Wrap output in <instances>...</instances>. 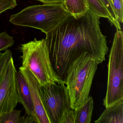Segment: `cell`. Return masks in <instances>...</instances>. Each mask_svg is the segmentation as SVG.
<instances>
[{"instance_id": "cell-1", "label": "cell", "mask_w": 123, "mask_h": 123, "mask_svg": "<svg viewBox=\"0 0 123 123\" xmlns=\"http://www.w3.org/2000/svg\"><path fill=\"white\" fill-rule=\"evenodd\" d=\"M100 18L88 8L82 15L70 16L46 34L51 62L61 80H65L70 65L83 54L98 64L105 60L109 49L100 28Z\"/></svg>"}, {"instance_id": "cell-2", "label": "cell", "mask_w": 123, "mask_h": 123, "mask_svg": "<svg viewBox=\"0 0 123 123\" xmlns=\"http://www.w3.org/2000/svg\"><path fill=\"white\" fill-rule=\"evenodd\" d=\"M99 64L87 53L81 55L70 65L64 80L71 109L76 110L89 97L93 80Z\"/></svg>"}, {"instance_id": "cell-3", "label": "cell", "mask_w": 123, "mask_h": 123, "mask_svg": "<svg viewBox=\"0 0 123 123\" xmlns=\"http://www.w3.org/2000/svg\"><path fill=\"white\" fill-rule=\"evenodd\" d=\"M72 15L62 3L28 6L12 15L9 21L18 26L31 27L47 34Z\"/></svg>"}, {"instance_id": "cell-4", "label": "cell", "mask_w": 123, "mask_h": 123, "mask_svg": "<svg viewBox=\"0 0 123 123\" xmlns=\"http://www.w3.org/2000/svg\"><path fill=\"white\" fill-rule=\"evenodd\" d=\"M19 49L22 53L21 67L31 72L41 86L62 81L53 68L45 39L35 38L21 44Z\"/></svg>"}, {"instance_id": "cell-5", "label": "cell", "mask_w": 123, "mask_h": 123, "mask_svg": "<svg viewBox=\"0 0 123 123\" xmlns=\"http://www.w3.org/2000/svg\"><path fill=\"white\" fill-rule=\"evenodd\" d=\"M105 108L123 100V34L117 31L109 53Z\"/></svg>"}, {"instance_id": "cell-6", "label": "cell", "mask_w": 123, "mask_h": 123, "mask_svg": "<svg viewBox=\"0 0 123 123\" xmlns=\"http://www.w3.org/2000/svg\"><path fill=\"white\" fill-rule=\"evenodd\" d=\"M44 105L51 123H60L63 114L71 108L64 81L41 86Z\"/></svg>"}, {"instance_id": "cell-7", "label": "cell", "mask_w": 123, "mask_h": 123, "mask_svg": "<svg viewBox=\"0 0 123 123\" xmlns=\"http://www.w3.org/2000/svg\"><path fill=\"white\" fill-rule=\"evenodd\" d=\"M17 72L12 57L6 67L0 82V116L15 109L19 103Z\"/></svg>"}, {"instance_id": "cell-8", "label": "cell", "mask_w": 123, "mask_h": 123, "mask_svg": "<svg viewBox=\"0 0 123 123\" xmlns=\"http://www.w3.org/2000/svg\"><path fill=\"white\" fill-rule=\"evenodd\" d=\"M19 71L23 75L31 91L37 123H51L44 105L41 86L31 72L20 67Z\"/></svg>"}, {"instance_id": "cell-9", "label": "cell", "mask_w": 123, "mask_h": 123, "mask_svg": "<svg viewBox=\"0 0 123 123\" xmlns=\"http://www.w3.org/2000/svg\"><path fill=\"white\" fill-rule=\"evenodd\" d=\"M16 80L19 103L23 106L27 116L33 117L36 122L34 106L30 90L25 78L19 71L17 72Z\"/></svg>"}, {"instance_id": "cell-10", "label": "cell", "mask_w": 123, "mask_h": 123, "mask_svg": "<svg viewBox=\"0 0 123 123\" xmlns=\"http://www.w3.org/2000/svg\"><path fill=\"white\" fill-rule=\"evenodd\" d=\"M95 123H123V100L110 106L104 111Z\"/></svg>"}, {"instance_id": "cell-11", "label": "cell", "mask_w": 123, "mask_h": 123, "mask_svg": "<svg viewBox=\"0 0 123 123\" xmlns=\"http://www.w3.org/2000/svg\"><path fill=\"white\" fill-rule=\"evenodd\" d=\"M93 100L91 96L85 103L75 110V123H90L93 109Z\"/></svg>"}, {"instance_id": "cell-12", "label": "cell", "mask_w": 123, "mask_h": 123, "mask_svg": "<svg viewBox=\"0 0 123 123\" xmlns=\"http://www.w3.org/2000/svg\"><path fill=\"white\" fill-rule=\"evenodd\" d=\"M88 8L95 13L100 18H107L112 25L114 26L117 31H121V29L118 26L111 17L101 0H86Z\"/></svg>"}, {"instance_id": "cell-13", "label": "cell", "mask_w": 123, "mask_h": 123, "mask_svg": "<svg viewBox=\"0 0 123 123\" xmlns=\"http://www.w3.org/2000/svg\"><path fill=\"white\" fill-rule=\"evenodd\" d=\"M64 4L68 12L74 16L83 14L88 8L86 0H65Z\"/></svg>"}, {"instance_id": "cell-14", "label": "cell", "mask_w": 123, "mask_h": 123, "mask_svg": "<svg viewBox=\"0 0 123 123\" xmlns=\"http://www.w3.org/2000/svg\"><path fill=\"white\" fill-rule=\"evenodd\" d=\"M21 111L13 109L0 116V123H26V118L21 116Z\"/></svg>"}, {"instance_id": "cell-15", "label": "cell", "mask_w": 123, "mask_h": 123, "mask_svg": "<svg viewBox=\"0 0 123 123\" xmlns=\"http://www.w3.org/2000/svg\"><path fill=\"white\" fill-rule=\"evenodd\" d=\"M15 43L13 37L8 35L6 31L0 33V52L12 47Z\"/></svg>"}, {"instance_id": "cell-16", "label": "cell", "mask_w": 123, "mask_h": 123, "mask_svg": "<svg viewBox=\"0 0 123 123\" xmlns=\"http://www.w3.org/2000/svg\"><path fill=\"white\" fill-rule=\"evenodd\" d=\"M12 57V52L10 49L6 50L3 53L0 52V82L6 67Z\"/></svg>"}, {"instance_id": "cell-17", "label": "cell", "mask_w": 123, "mask_h": 123, "mask_svg": "<svg viewBox=\"0 0 123 123\" xmlns=\"http://www.w3.org/2000/svg\"><path fill=\"white\" fill-rule=\"evenodd\" d=\"M101 1L105 7L111 17L112 18L113 20L115 21L118 26L121 28V25L120 23L117 20L116 12L113 5L112 0H101Z\"/></svg>"}, {"instance_id": "cell-18", "label": "cell", "mask_w": 123, "mask_h": 123, "mask_svg": "<svg viewBox=\"0 0 123 123\" xmlns=\"http://www.w3.org/2000/svg\"><path fill=\"white\" fill-rule=\"evenodd\" d=\"M18 5L16 0H0V14Z\"/></svg>"}, {"instance_id": "cell-19", "label": "cell", "mask_w": 123, "mask_h": 123, "mask_svg": "<svg viewBox=\"0 0 123 123\" xmlns=\"http://www.w3.org/2000/svg\"><path fill=\"white\" fill-rule=\"evenodd\" d=\"M75 110L70 108L63 114L60 123H75Z\"/></svg>"}, {"instance_id": "cell-20", "label": "cell", "mask_w": 123, "mask_h": 123, "mask_svg": "<svg viewBox=\"0 0 123 123\" xmlns=\"http://www.w3.org/2000/svg\"><path fill=\"white\" fill-rule=\"evenodd\" d=\"M111 0L116 12L118 21L120 23H123V0Z\"/></svg>"}, {"instance_id": "cell-21", "label": "cell", "mask_w": 123, "mask_h": 123, "mask_svg": "<svg viewBox=\"0 0 123 123\" xmlns=\"http://www.w3.org/2000/svg\"><path fill=\"white\" fill-rule=\"evenodd\" d=\"M37 1L41 2L44 4L62 3H64L65 0H36Z\"/></svg>"}]
</instances>
